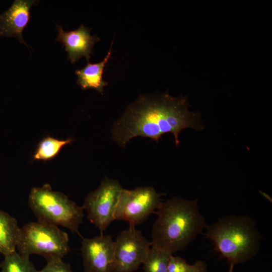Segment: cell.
I'll return each instance as SVG.
<instances>
[{"instance_id":"cell-1","label":"cell","mask_w":272,"mask_h":272,"mask_svg":"<svg viewBox=\"0 0 272 272\" xmlns=\"http://www.w3.org/2000/svg\"><path fill=\"white\" fill-rule=\"evenodd\" d=\"M189 106L185 97H174L168 93L141 95L113 123L112 139L123 148L138 136L158 142L163 134L171 132L178 146L183 129L205 128L200 115L190 112Z\"/></svg>"},{"instance_id":"cell-2","label":"cell","mask_w":272,"mask_h":272,"mask_svg":"<svg viewBox=\"0 0 272 272\" xmlns=\"http://www.w3.org/2000/svg\"><path fill=\"white\" fill-rule=\"evenodd\" d=\"M157 213L151 246L172 254L184 250L207 226L197 199L173 197L162 202Z\"/></svg>"},{"instance_id":"cell-3","label":"cell","mask_w":272,"mask_h":272,"mask_svg":"<svg viewBox=\"0 0 272 272\" xmlns=\"http://www.w3.org/2000/svg\"><path fill=\"white\" fill-rule=\"evenodd\" d=\"M205 228L207 237L230 263V270L235 264L246 262L258 253L261 236L255 221L249 217L225 216L207 225Z\"/></svg>"},{"instance_id":"cell-4","label":"cell","mask_w":272,"mask_h":272,"mask_svg":"<svg viewBox=\"0 0 272 272\" xmlns=\"http://www.w3.org/2000/svg\"><path fill=\"white\" fill-rule=\"evenodd\" d=\"M28 204L38 221L63 227L80 235L84 209L63 193L53 191L49 184L32 188Z\"/></svg>"},{"instance_id":"cell-5","label":"cell","mask_w":272,"mask_h":272,"mask_svg":"<svg viewBox=\"0 0 272 272\" xmlns=\"http://www.w3.org/2000/svg\"><path fill=\"white\" fill-rule=\"evenodd\" d=\"M16 249L29 256L38 254L46 259L62 258L70 251L67 234L58 226L38 221L21 228Z\"/></svg>"},{"instance_id":"cell-6","label":"cell","mask_w":272,"mask_h":272,"mask_svg":"<svg viewBox=\"0 0 272 272\" xmlns=\"http://www.w3.org/2000/svg\"><path fill=\"white\" fill-rule=\"evenodd\" d=\"M160 193L152 187H138L132 190L122 188L114 213V220L128 222L129 226L141 224L161 206Z\"/></svg>"},{"instance_id":"cell-7","label":"cell","mask_w":272,"mask_h":272,"mask_svg":"<svg viewBox=\"0 0 272 272\" xmlns=\"http://www.w3.org/2000/svg\"><path fill=\"white\" fill-rule=\"evenodd\" d=\"M123 187L117 180L108 177L86 197L83 205L87 217L103 234L114 220V213Z\"/></svg>"},{"instance_id":"cell-8","label":"cell","mask_w":272,"mask_h":272,"mask_svg":"<svg viewBox=\"0 0 272 272\" xmlns=\"http://www.w3.org/2000/svg\"><path fill=\"white\" fill-rule=\"evenodd\" d=\"M151 243L134 226L122 231L114 241L113 272H133L147 257Z\"/></svg>"},{"instance_id":"cell-9","label":"cell","mask_w":272,"mask_h":272,"mask_svg":"<svg viewBox=\"0 0 272 272\" xmlns=\"http://www.w3.org/2000/svg\"><path fill=\"white\" fill-rule=\"evenodd\" d=\"M81 244L85 272H113L114 241L110 236L82 238Z\"/></svg>"},{"instance_id":"cell-10","label":"cell","mask_w":272,"mask_h":272,"mask_svg":"<svg viewBox=\"0 0 272 272\" xmlns=\"http://www.w3.org/2000/svg\"><path fill=\"white\" fill-rule=\"evenodd\" d=\"M35 0H15L11 6L0 14V38L14 37L29 48L23 37V30L31 17V8L38 3Z\"/></svg>"},{"instance_id":"cell-11","label":"cell","mask_w":272,"mask_h":272,"mask_svg":"<svg viewBox=\"0 0 272 272\" xmlns=\"http://www.w3.org/2000/svg\"><path fill=\"white\" fill-rule=\"evenodd\" d=\"M56 28L58 33L55 41L62 43L71 62L75 63L82 56H85L89 61L94 44L100 39L96 35H91L89 28L83 25L76 30L69 32L64 31L58 24H56Z\"/></svg>"},{"instance_id":"cell-12","label":"cell","mask_w":272,"mask_h":272,"mask_svg":"<svg viewBox=\"0 0 272 272\" xmlns=\"http://www.w3.org/2000/svg\"><path fill=\"white\" fill-rule=\"evenodd\" d=\"M111 53V47L102 61L97 63L88 61L83 69L76 70L75 74L78 77L77 83L82 89H94L103 94L104 88L108 83L103 80L102 76Z\"/></svg>"},{"instance_id":"cell-13","label":"cell","mask_w":272,"mask_h":272,"mask_svg":"<svg viewBox=\"0 0 272 272\" xmlns=\"http://www.w3.org/2000/svg\"><path fill=\"white\" fill-rule=\"evenodd\" d=\"M20 230L16 219L0 209V254L16 250Z\"/></svg>"},{"instance_id":"cell-14","label":"cell","mask_w":272,"mask_h":272,"mask_svg":"<svg viewBox=\"0 0 272 272\" xmlns=\"http://www.w3.org/2000/svg\"><path fill=\"white\" fill-rule=\"evenodd\" d=\"M73 141L72 138H69L65 140H60L47 136L37 145L32 159L33 161L51 160L59 154L63 147L71 144Z\"/></svg>"},{"instance_id":"cell-15","label":"cell","mask_w":272,"mask_h":272,"mask_svg":"<svg viewBox=\"0 0 272 272\" xmlns=\"http://www.w3.org/2000/svg\"><path fill=\"white\" fill-rule=\"evenodd\" d=\"M4 256L0 263V272H39L29 256L21 254L17 250Z\"/></svg>"},{"instance_id":"cell-16","label":"cell","mask_w":272,"mask_h":272,"mask_svg":"<svg viewBox=\"0 0 272 272\" xmlns=\"http://www.w3.org/2000/svg\"><path fill=\"white\" fill-rule=\"evenodd\" d=\"M169 253L151 246L146 260L143 263L145 272H167L170 256Z\"/></svg>"},{"instance_id":"cell-17","label":"cell","mask_w":272,"mask_h":272,"mask_svg":"<svg viewBox=\"0 0 272 272\" xmlns=\"http://www.w3.org/2000/svg\"><path fill=\"white\" fill-rule=\"evenodd\" d=\"M194 266V263L188 264L182 257L172 254L169 261L167 272H192Z\"/></svg>"},{"instance_id":"cell-18","label":"cell","mask_w":272,"mask_h":272,"mask_svg":"<svg viewBox=\"0 0 272 272\" xmlns=\"http://www.w3.org/2000/svg\"><path fill=\"white\" fill-rule=\"evenodd\" d=\"M46 265L39 272H73L70 265L61 258L46 259Z\"/></svg>"},{"instance_id":"cell-19","label":"cell","mask_w":272,"mask_h":272,"mask_svg":"<svg viewBox=\"0 0 272 272\" xmlns=\"http://www.w3.org/2000/svg\"><path fill=\"white\" fill-rule=\"evenodd\" d=\"M194 268L192 272H208L206 263L201 260H197L194 263Z\"/></svg>"},{"instance_id":"cell-20","label":"cell","mask_w":272,"mask_h":272,"mask_svg":"<svg viewBox=\"0 0 272 272\" xmlns=\"http://www.w3.org/2000/svg\"><path fill=\"white\" fill-rule=\"evenodd\" d=\"M227 272H233V270L229 269Z\"/></svg>"}]
</instances>
